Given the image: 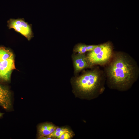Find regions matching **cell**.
I'll list each match as a JSON object with an SVG mask.
<instances>
[{"label":"cell","mask_w":139,"mask_h":139,"mask_svg":"<svg viewBox=\"0 0 139 139\" xmlns=\"http://www.w3.org/2000/svg\"><path fill=\"white\" fill-rule=\"evenodd\" d=\"M105 66L106 82L110 89L121 92L127 91L138 78L137 63L126 53L114 52L111 59Z\"/></svg>","instance_id":"6da1fadb"},{"label":"cell","mask_w":139,"mask_h":139,"mask_svg":"<svg viewBox=\"0 0 139 139\" xmlns=\"http://www.w3.org/2000/svg\"><path fill=\"white\" fill-rule=\"evenodd\" d=\"M106 82L104 71L96 67L76 77L74 84L82 97L91 99L97 98L103 93Z\"/></svg>","instance_id":"7a4b0ae2"},{"label":"cell","mask_w":139,"mask_h":139,"mask_svg":"<svg viewBox=\"0 0 139 139\" xmlns=\"http://www.w3.org/2000/svg\"><path fill=\"white\" fill-rule=\"evenodd\" d=\"M113 53L111 45L107 42L98 45L86 56L89 64L93 67L97 65H106L111 59Z\"/></svg>","instance_id":"3957f363"},{"label":"cell","mask_w":139,"mask_h":139,"mask_svg":"<svg viewBox=\"0 0 139 139\" xmlns=\"http://www.w3.org/2000/svg\"><path fill=\"white\" fill-rule=\"evenodd\" d=\"M9 29L13 28L15 31L25 36L28 40L32 38L33 34L30 25L23 20L11 19L7 22Z\"/></svg>","instance_id":"277c9868"},{"label":"cell","mask_w":139,"mask_h":139,"mask_svg":"<svg viewBox=\"0 0 139 139\" xmlns=\"http://www.w3.org/2000/svg\"><path fill=\"white\" fill-rule=\"evenodd\" d=\"M15 69L14 57L0 59V80H10L12 72Z\"/></svg>","instance_id":"5b68a950"},{"label":"cell","mask_w":139,"mask_h":139,"mask_svg":"<svg viewBox=\"0 0 139 139\" xmlns=\"http://www.w3.org/2000/svg\"><path fill=\"white\" fill-rule=\"evenodd\" d=\"M74 73L77 74L84 69L92 67L89 64L85 54L72 56Z\"/></svg>","instance_id":"8992f818"},{"label":"cell","mask_w":139,"mask_h":139,"mask_svg":"<svg viewBox=\"0 0 139 139\" xmlns=\"http://www.w3.org/2000/svg\"><path fill=\"white\" fill-rule=\"evenodd\" d=\"M11 105V93L7 89L0 85V106L9 109Z\"/></svg>","instance_id":"52a82bcc"},{"label":"cell","mask_w":139,"mask_h":139,"mask_svg":"<svg viewBox=\"0 0 139 139\" xmlns=\"http://www.w3.org/2000/svg\"><path fill=\"white\" fill-rule=\"evenodd\" d=\"M57 127L53 124L46 123L41 124L38 127V131L39 137H48L55 130Z\"/></svg>","instance_id":"ba28073f"},{"label":"cell","mask_w":139,"mask_h":139,"mask_svg":"<svg viewBox=\"0 0 139 139\" xmlns=\"http://www.w3.org/2000/svg\"><path fill=\"white\" fill-rule=\"evenodd\" d=\"M72 133L67 128L65 127L57 128L48 137L51 138H58L61 135L65 133Z\"/></svg>","instance_id":"9c48e42d"},{"label":"cell","mask_w":139,"mask_h":139,"mask_svg":"<svg viewBox=\"0 0 139 139\" xmlns=\"http://www.w3.org/2000/svg\"><path fill=\"white\" fill-rule=\"evenodd\" d=\"M87 45L82 44H78L74 46L73 51L75 53L80 54H85L87 51Z\"/></svg>","instance_id":"30bf717a"},{"label":"cell","mask_w":139,"mask_h":139,"mask_svg":"<svg viewBox=\"0 0 139 139\" xmlns=\"http://www.w3.org/2000/svg\"><path fill=\"white\" fill-rule=\"evenodd\" d=\"M72 133H65L61 135L58 139H70L72 136Z\"/></svg>","instance_id":"8fae6325"},{"label":"cell","mask_w":139,"mask_h":139,"mask_svg":"<svg viewBox=\"0 0 139 139\" xmlns=\"http://www.w3.org/2000/svg\"><path fill=\"white\" fill-rule=\"evenodd\" d=\"M97 45H87V51H92L95 48Z\"/></svg>","instance_id":"7c38bea8"},{"label":"cell","mask_w":139,"mask_h":139,"mask_svg":"<svg viewBox=\"0 0 139 139\" xmlns=\"http://www.w3.org/2000/svg\"><path fill=\"white\" fill-rule=\"evenodd\" d=\"M3 114L0 112V117H2L3 115Z\"/></svg>","instance_id":"4fadbf2b"}]
</instances>
